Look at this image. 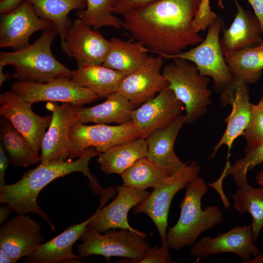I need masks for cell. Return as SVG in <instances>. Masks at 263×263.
I'll return each instance as SVG.
<instances>
[{"label": "cell", "mask_w": 263, "mask_h": 263, "mask_svg": "<svg viewBox=\"0 0 263 263\" xmlns=\"http://www.w3.org/2000/svg\"><path fill=\"white\" fill-rule=\"evenodd\" d=\"M202 0H156L122 15L132 38L156 55H175L203 41L193 20Z\"/></svg>", "instance_id": "obj_1"}, {"label": "cell", "mask_w": 263, "mask_h": 263, "mask_svg": "<svg viewBox=\"0 0 263 263\" xmlns=\"http://www.w3.org/2000/svg\"><path fill=\"white\" fill-rule=\"evenodd\" d=\"M99 154L95 148L91 147L75 161L68 160L47 165L39 164L25 172L17 182L0 187V203L7 205L18 214L33 213L39 215L55 232L56 227L49 214L38 204L39 192L55 179L74 172H80L89 179L93 193L103 196L107 188L101 186L96 178L91 173L88 166L90 159Z\"/></svg>", "instance_id": "obj_2"}, {"label": "cell", "mask_w": 263, "mask_h": 263, "mask_svg": "<svg viewBox=\"0 0 263 263\" xmlns=\"http://www.w3.org/2000/svg\"><path fill=\"white\" fill-rule=\"evenodd\" d=\"M185 188V196L179 206V218L169 228L166 238L169 247L175 250L193 245L203 232L223 221V213L218 206L202 208V198L208 189L203 177L198 176L190 181Z\"/></svg>", "instance_id": "obj_3"}, {"label": "cell", "mask_w": 263, "mask_h": 263, "mask_svg": "<svg viewBox=\"0 0 263 263\" xmlns=\"http://www.w3.org/2000/svg\"><path fill=\"white\" fill-rule=\"evenodd\" d=\"M57 35L53 27L26 47L12 52L1 51L0 65L13 66L11 77L17 81L43 83L60 78L71 79L73 71L59 62L51 51V44Z\"/></svg>", "instance_id": "obj_4"}, {"label": "cell", "mask_w": 263, "mask_h": 263, "mask_svg": "<svg viewBox=\"0 0 263 263\" xmlns=\"http://www.w3.org/2000/svg\"><path fill=\"white\" fill-rule=\"evenodd\" d=\"M171 60L163 67L162 74L168 87L184 106L185 124H191L206 114L211 103L210 79L201 75L191 62L179 58Z\"/></svg>", "instance_id": "obj_5"}, {"label": "cell", "mask_w": 263, "mask_h": 263, "mask_svg": "<svg viewBox=\"0 0 263 263\" xmlns=\"http://www.w3.org/2000/svg\"><path fill=\"white\" fill-rule=\"evenodd\" d=\"M87 226L79 238L82 243L77 245L80 258L102 255L107 260L112 257L128 259L130 263H139L150 247L146 240L147 234L127 229L108 230L104 234Z\"/></svg>", "instance_id": "obj_6"}, {"label": "cell", "mask_w": 263, "mask_h": 263, "mask_svg": "<svg viewBox=\"0 0 263 263\" xmlns=\"http://www.w3.org/2000/svg\"><path fill=\"white\" fill-rule=\"evenodd\" d=\"M224 21L218 17L208 28L206 38L200 44L185 52L175 55L160 54L164 59L179 58L194 63L201 75L211 77L213 89L221 92L233 79L223 52L219 36Z\"/></svg>", "instance_id": "obj_7"}, {"label": "cell", "mask_w": 263, "mask_h": 263, "mask_svg": "<svg viewBox=\"0 0 263 263\" xmlns=\"http://www.w3.org/2000/svg\"><path fill=\"white\" fill-rule=\"evenodd\" d=\"M200 170L196 161L184 162L178 170L155 186L149 196L134 207L133 214L143 213L151 219L162 241L166 240L168 217L173 198L190 181L199 176Z\"/></svg>", "instance_id": "obj_8"}, {"label": "cell", "mask_w": 263, "mask_h": 263, "mask_svg": "<svg viewBox=\"0 0 263 263\" xmlns=\"http://www.w3.org/2000/svg\"><path fill=\"white\" fill-rule=\"evenodd\" d=\"M140 137L139 131L132 120L116 126L105 124L87 125L77 121L70 132L69 160L80 157L89 148H95L100 153L113 146Z\"/></svg>", "instance_id": "obj_9"}, {"label": "cell", "mask_w": 263, "mask_h": 263, "mask_svg": "<svg viewBox=\"0 0 263 263\" xmlns=\"http://www.w3.org/2000/svg\"><path fill=\"white\" fill-rule=\"evenodd\" d=\"M52 112V119L41 143V165L62 162L69 158L71 151L70 132L79 120L82 106L63 103L59 105L48 101L46 105Z\"/></svg>", "instance_id": "obj_10"}, {"label": "cell", "mask_w": 263, "mask_h": 263, "mask_svg": "<svg viewBox=\"0 0 263 263\" xmlns=\"http://www.w3.org/2000/svg\"><path fill=\"white\" fill-rule=\"evenodd\" d=\"M11 88L31 105L38 102L50 101L82 106L101 98L88 89L78 85L67 78H57L43 83L17 81Z\"/></svg>", "instance_id": "obj_11"}, {"label": "cell", "mask_w": 263, "mask_h": 263, "mask_svg": "<svg viewBox=\"0 0 263 263\" xmlns=\"http://www.w3.org/2000/svg\"><path fill=\"white\" fill-rule=\"evenodd\" d=\"M0 115L7 119L38 152L52 116H41L36 114L32 110L31 105L12 90L0 94Z\"/></svg>", "instance_id": "obj_12"}, {"label": "cell", "mask_w": 263, "mask_h": 263, "mask_svg": "<svg viewBox=\"0 0 263 263\" xmlns=\"http://www.w3.org/2000/svg\"><path fill=\"white\" fill-rule=\"evenodd\" d=\"M54 27L53 23L37 16L32 4L22 0L11 11L1 14L0 47L19 50L29 44V38L35 32Z\"/></svg>", "instance_id": "obj_13"}, {"label": "cell", "mask_w": 263, "mask_h": 263, "mask_svg": "<svg viewBox=\"0 0 263 263\" xmlns=\"http://www.w3.org/2000/svg\"><path fill=\"white\" fill-rule=\"evenodd\" d=\"M164 60L160 55H149L141 67L122 79L117 92L135 108L154 97L169 86L162 74Z\"/></svg>", "instance_id": "obj_14"}, {"label": "cell", "mask_w": 263, "mask_h": 263, "mask_svg": "<svg viewBox=\"0 0 263 263\" xmlns=\"http://www.w3.org/2000/svg\"><path fill=\"white\" fill-rule=\"evenodd\" d=\"M110 46V40L78 18L73 22L61 49L81 67L102 65Z\"/></svg>", "instance_id": "obj_15"}, {"label": "cell", "mask_w": 263, "mask_h": 263, "mask_svg": "<svg viewBox=\"0 0 263 263\" xmlns=\"http://www.w3.org/2000/svg\"><path fill=\"white\" fill-rule=\"evenodd\" d=\"M249 97L247 84L235 78L221 92V104L223 106L230 105L231 111L225 119V132L213 148L210 158H213L220 147L224 145L228 148L227 158L229 157L233 143L237 138L242 135L249 121L252 104Z\"/></svg>", "instance_id": "obj_16"}, {"label": "cell", "mask_w": 263, "mask_h": 263, "mask_svg": "<svg viewBox=\"0 0 263 263\" xmlns=\"http://www.w3.org/2000/svg\"><path fill=\"white\" fill-rule=\"evenodd\" d=\"M254 242L251 225L236 226L215 237L201 238L192 245L190 252L199 259L222 253H234L247 263L251 256L255 257L260 253Z\"/></svg>", "instance_id": "obj_17"}, {"label": "cell", "mask_w": 263, "mask_h": 263, "mask_svg": "<svg viewBox=\"0 0 263 263\" xmlns=\"http://www.w3.org/2000/svg\"><path fill=\"white\" fill-rule=\"evenodd\" d=\"M44 243L39 224L28 215L18 214L0 227V249L17 262Z\"/></svg>", "instance_id": "obj_18"}, {"label": "cell", "mask_w": 263, "mask_h": 263, "mask_svg": "<svg viewBox=\"0 0 263 263\" xmlns=\"http://www.w3.org/2000/svg\"><path fill=\"white\" fill-rule=\"evenodd\" d=\"M183 104L168 87L132 112L131 120L146 139L152 132L169 125L181 114Z\"/></svg>", "instance_id": "obj_19"}, {"label": "cell", "mask_w": 263, "mask_h": 263, "mask_svg": "<svg viewBox=\"0 0 263 263\" xmlns=\"http://www.w3.org/2000/svg\"><path fill=\"white\" fill-rule=\"evenodd\" d=\"M118 194L108 206L103 207L107 200H100V206L92 215L87 226L101 233L111 229H127L139 231L132 227L128 221L130 209L148 197L150 192L146 189L138 190L117 186Z\"/></svg>", "instance_id": "obj_20"}, {"label": "cell", "mask_w": 263, "mask_h": 263, "mask_svg": "<svg viewBox=\"0 0 263 263\" xmlns=\"http://www.w3.org/2000/svg\"><path fill=\"white\" fill-rule=\"evenodd\" d=\"M233 1L237 13L230 27L223 29L220 41L224 56L263 43V31L259 19L250 11L244 9L237 0Z\"/></svg>", "instance_id": "obj_21"}, {"label": "cell", "mask_w": 263, "mask_h": 263, "mask_svg": "<svg viewBox=\"0 0 263 263\" xmlns=\"http://www.w3.org/2000/svg\"><path fill=\"white\" fill-rule=\"evenodd\" d=\"M70 226L50 241L44 242L38 249L23 260L26 263H81V259L73 252V246L79 240L91 220Z\"/></svg>", "instance_id": "obj_22"}, {"label": "cell", "mask_w": 263, "mask_h": 263, "mask_svg": "<svg viewBox=\"0 0 263 263\" xmlns=\"http://www.w3.org/2000/svg\"><path fill=\"white\" fill-rule=\"evenodd\" d=\"M185 122L181 114L169 125L152 132L146 138L147 157L154 162L170 175L184 164L177 156L174 150L178 133Z\"/></svg>", "instance_id": "obj_23"}, {"label": "cell", "mask_w": 263, "mask_h": 263, "mask_svg": "<svg viewBox=\"0 0 263 263\" xmlns=\"http://www.w3.org/2000/svg\"><path fill=\"white\" fill-rule=\"evenodd\" d=\"M135 107L124 95L118 92L107 97L106 100L95 106L82 107L78 121L83 124H124L131 120Z\"/></svg>", "instance_id": "obj_24"}, {"label": "cell", "mask_w": 263, "mask_h": 263, "mask_svg": "<svg viewBox=\"0 0 263 263\" xmlns=\"http://www.w3.org/2000/svg\"><path fill=\"white\" fill-rule=\"evenodd\" d=\"M110 46L102 65L128 75L141 67L149 55L148 49L134 39L122 40L112 38Z\"/></svg>", "instance_id": "obj_25"}, {"label": "cell", "mask_w": 263, "mask_h": 263, "mask_svg": "<svg viewBox=\"0 0 263 263\" xmlns=\"http://www.w3.org/2000/svg\"><path fill=\"white\" fill-rule=\"evenodd\" d=\"M125 75L103 65H96L78 67L73 71L71 79L100 98H107L117 92L120 81Z\"/></svg>", "instance_id": "obj_26"}, {"label": "cell", "mask_w": 263, "mask_h": 263, "mask_svg": "<svg viewBox=\"0 0 263 263\" xmlns=\"http://www.w3.org/2000/svg\"><path fill=\"white\" fill-rule=\"evenodd\" d=\"M147 156L146 139L140 137L99 153L97 161L104 173L121 175L136 161Z\"/></svg>", "instance_id": "obj_27"}, {"label": "cell", "mask_w": 263, "mask_h": 263, "mask_svg": "<svg viewBox=\"0 0 263 263\" xmlns=\"http://www.w3.org/2000/svg\"><path fill=\"white\" fill-rule=\"evenodd\" d=\"M0 139L10 164L15 167H27L40 162L38 152L10 122L1 115Z\"/></svg>", "instance_id": "obj_28"}, {"label": "cell", "mask_w": 263, "mask_h": 263, "mask_svg": "<svg viewBox=\"0 0 263 263\" xmlns=\"http://www.w3.org/2000/svg\"><path fill=\"white\" fill-rule=\"evenodd\" d=\"M39 18L52 22L60 38L61 48L73 22L68 17L73 10H84L86 0H26Z\"/></svg>", "instance_id": "obj_29"}, {"label": "cell", "mask_w": 263, "mask_h": 263, "mask_svg": "<svg viewBox=\"0 0 263 263\" xmlns=\"http://www.w3.org/2000/svg\"><path fill=\"white\" fill-rule=\"evenodd\" d=\"M233 78L247 84L256 82L263 70V43L225 55Z\"/></svg>", "instance_id": "obj_30"}, {"label": "cell", "mask_w": 263, "mask_h": 263, "mask_svg": "<svg viewBox=\"0 0 263 263\" xmlns=\"http://www.w3.org/2000/svg\"><path fill=\"white\" fill-rule=\"evenodd\" d=\"M254 188L248 183L238 186L232 195L233 207L238 212H248L252 217L251 227L257 242L263 227V186Z\"/></svg>", "instance_id": "obj_31"}, {"label": "cell", "mask_w": 263, "mask_h": 263, "mask_svg": "<svg viewBox=\"0 0 263 263\" xmlns=\"http://www.w3.org/2000/svg\"><path fill=\"white\" fill-rule=\"evenodd\" d=\"M121 176L124 187L143 190L153 188L169 175L161 167L146 156L136 161Z\"/></svg>", "instance_id": "obj_32"}, {"label": "cell", "mask_w": 263, "mask_h": 263, "mask_svg": "<svg viewBox=\"0 0 263 263\" xmlns=\"http://www.w3.org/2000/svg\"><path fill=\"white\" fill-rule=\"evenodd\" d=\"M117 0H86L84 10L78 11L77 15L86 24L97 30L104 26L119 29L122 20L114 15L113 9Z\"/></svg>", "instance_id": "obj_33"}, {"label": "cell", "mask_w": 263, "mask_h": 263, "mask_svg": "<svg viewBox=\"0 0 263 263\" xmlns=\"http://www.w3.org/2000/svg\"><path fill=\"white\" fill-rule=\"evenodd\" d=\"M263 163V141L246 146L244 156L236 160L230 169L235 178L242 180L247 177V173L256 166Z\"/></svg>", "instance_id": "obj_34"}, {"label": "cell", "mask_w": 263, "mask_h": 263, "mask_svg": "<svg viewBox=\"0 0 263 263\" xmlns=\"http://www.w3.org/2000/svg\"><path fill=\"white\" fill-rule=\"evenodd\" d=\"M242 136L248 145L263 141V112L257 105L251 104L250 119Z\"/></svg>", "instance_id": "obj_35"}, {"label": "cell", "mask_w": 263, "mask_h": 263, "mask_svg": "<svg viewBox=\"0 0 263 263\" xmlns=\"http://www.w3.org/2000/svg\"><path fill=\"white\" fill-rule=\"evenodd\" d=\"M218 16L213 12L210 5V0H202L193 20V27L199 33L208 28Z\"/></svg>", "instance_id": "obj_36"}, {"label": "cell", "mask_w": 263, "mask_h": 263, "mask_svg": "<svg viewBox=\"0 0 263 263\" xmlns=\"http://www.w3.org/2000/svg\"><path fill=\"white\" fill-rule=\"evenodd\" d=\"M160 247L157 246L150 247L147 250L145 257L139 263H175L169 252V247L166 239L162 241Z\"/></svg>", "instance_id": "obj_37"}, {"label": "cell", "mask_w": 263, "mask_h": 263, "mask_svg": "<svg viewBox=\"0 0 263 263\" xmlns=\"http://www.w3.org/2000/svg\"><path fill=\"white\" fill-rule=\"evenodd\" d=\"M156 0H117L113 9L114 14L123 15Z\"/></svg>", "instance_id": "obj_38"}, {"label": "cell", "mask_w": 263, "mask_h": 263, "mask_svg": "<svg viewBox=\"0 0 263 263\" xmlns=\"http://www.w3.org/2000/svg\"><path fill=\"white\" fill-rule=\"evenodd\" d=\"M10 164L9 157L0 144V187L6 184L4 181L5 172Z\"/></svg>", "instance_id": "obj_39"}, {"label": "cell", "mask_w": 263, "mask_h": 263, "mask_svg": "<svg viewBox=\"0 0 263 263\" xmlns=\"http://www.w3.org/2000/svg\"><path fill=\"white\" fill-rule=\"evenodd\" d=\"M254 10L255 16L259 19L263 35V0H247Z\"/></svg>", "instance_id": "obj_40"}, {"label": "cell", "mask_w": 263, "mask_h": 263, "mask_svg": "<svg viewBox=\"0 0 263 263\" xmlns=\"http://www.w3.org/2000/svg\"><path fill=\"white\" fill-rule=\"evenodd\" d=\"M22 0H2L0 2V13H7L17 7Z\"/></svg>", "instance_id": "obj_41"}, {"label": "cell", "mask_w": 263, "mask_h": 263, "mask_svg": "<svg viewBox=\"0 0 263 263\" xmlns=\"http://www.w3.org/2000/svg\"><path fill=\"white\" fill-rule=\"evenodd\" d=\"M13 212L10 207L6 204L3 205L0 207V224H2L7 220Z\"/></svg>", "instance_id": "obj_42"}, {"label": "cell", "mask_w": 263, "mask_h": 263, "mask_svg": "<svg viewBox=\"0 0 263 263\" xmlns=\"http://www.w3.org/2000/svg\"><path fill=\"white\" fill-rule=\"evenodd\" d=\"M17 262L10 257L4 251L0 249V263H15Z\"/></svg>", "instance_id": "obj_43"}, {"label": "cell", "mask_w": 263, "mask_h": 263, "mask_svg": "<svg viewBox=\"0 0 263 263\" xmlns=\"http://www.w3.org/2000/svg\"><path fill=\"white\" fill-rule=\"evenodd\" d=\"M3 67L0 65V86H1L3 82L10 78V76L8 74H5L3 73Z\"/></svg>", "instance_id": "obj_44"}, {"label": "cell", "mask_w": 263, "mask_h": 263, "mask_svg": "<svg viewBox=\"0 0 263 263\" xmlns=\"http://www.w3.org/2000/svg\"><path fill=\"white\" fill-rule=\"evenodd\" d=\"M247 263H263V253H259L254 257L253 260H250Z\"/></svg>", "instance_id": "obj_45"}, {"label": "cell", "mask_w": 263, "mask_h": 263, "mask_svg": "<svg viewBox=\"0 0 263 263\" xmlns=\"http://www.w3.org/2000/svg\"><path fill=\"white\" fill-rule=\"evenodd\" d=\"M256 181L260 186H263V170H260L257 174Z\"/></svg>", "instance_id": "obj_46"}, {"label": "cell", "mask_w": 263, "mask_h": 263, "mask_svg": "<svg viewBox=\"0 0 263 263\" xmlns=\"http://www.w3.org/2000/svg\"><path fill=\"white\" fill-rule=\"evenodd\" d=\"M257 105L260 108V109L263 112V94L260 101L259 102L258 104H257Z\"/></svg>", "instance_id": "obj_47"}, {"label": "cell", "mask_w": 263, "mask_h": 263, "mask_svg": "<svg viewBox=\"0 0 263 263\" xmlns=\"http://www.w3.org/2000/svg\"><path fill=\"white\" fill-rule=\"evenodd\" d=\"M218 1V5L219 6H220L221 8H224V4L223 3L222 0H217Z\"/></svg>", "instance_id": "obj_48"}, {"label": "cell", "mask_w": 263, "mask_h": 263, "mask_svg": "<svg viewBox=\"0 0 263 263\" xmlns=\"http://www.w3.org/2000/svg\"></svg>", "instance_id": "obj_49"}]
</instances>
